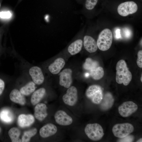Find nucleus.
<instances>
[{
	"instance_id": "obj_1",
	"label": "nucleus",
	"mask_w": 142,
	"mask_h": 142,
	"mask_svg": "<svg viewBox=\"0 0 142 142\" xmlns=\"http://www.w3.org/2000/svg\"><path fill=\"white\" fill-rule=\"evenodd\" d=\"M116 80L119 84L128 85L132 78V74L129 70L125 61L123 59L119 60L116 65Z\"/></svg>"
},
{
	"instance_id": "obj_2",
	"label": "nucleus",
	"mask_w": 142,
	"mask_h": 142,
	"mask_svg": "<svg viewBox=\"0 0 142 142\" xmlns=\"http://www.w3.org/2000/svg\"><path fill=\"white\" fill-rule=\"evenodd\" d=\"M113 39L111 31L108 28L104 29L98 36L97 42L98 48L102 51L108 50L111 45Z\"/></svg>"
},
{
	"instance_id": "obj_3",
	"label": "nucleus",
	"mask_w": 142,
	"mask_h": 142,
	"mask_svg": "<svg viewBox=\"0 0 142 142\" xmlns=\"http://www.w3.org/2000/svg\"><path fill=\"white\" fill-rule=\"evenodd\" d=\"M84 131L88 137L94 141L100 140L104 135L102 127L97 123L87 124L85 127Z\"/></svg>"
},
{
	"instance_id": "obj_4",
	"label": "nucleus",
	"mask_w": 142,
	"mask_h": 142,
	"mask_svg": "<svg viewBox=\"0 0 142 142\" xmlns=\"http://www.w3.org/2000/svg\"><path fill=\"white\" fill-rule=\"evenodd\" d=\"M85 94L88 98L95 104L100 103L103 96L102 88L97 84L89 86L86 89Z\"/></svg>"
},
{
	"instance_id": "obj_5",
	"label": "nucleus",
	"mask_w": 142,
	"mask_h": 142,
	"mask_svg": "<svg viewBox=\"0 0 142 142\" xmlns=\"http://www.w3.org/2000/svg\"><path fill=\"white\" fill-rule=\"evenodd\" d=\"M134 128L129 123L117 124L113 126L112 131L114 136L119 138L124 137L133 132Z\"/></svg>"
},
{
	"instance_id": "obj_6",
	"label": "nucleus",
	"mask_w": 142,
	"mask_h": 142,
	"mask_svg": "<svg viewBox=\"0 0 142 142\" xmlns=\"http://www.w3.org/2000/svg\"><path fill=\"white\" fill-rule=\"evenodd\" d=\"M138 9V6L135 2L128 1L120 4L118 7L117 11L120 15L125 17L135 13Z\"/></svg>"
},
{
	"instance_id": "obj_7",
	"label": "nucleus",
	"mask_w": 142,
	"mask_h": 142,
	"mask_svg": "<svg viewBox=\"0 0 142 142\" xmlns=\"http://www.w3.org/2000/svg\"><path fill=\"white\" fill-rule=\"evenodd\" d=\"M28 75L31 79L36 84L40 85L44 80V77L41 68L37 66H32L28 70Z\"/></svg>"
},
{
	"instance_id": "obj_8",
	"label": "nucleus",
	"mask_w": 142,
	"mask_h": 142,
	"mask_svg": "<svg viewBox=\"0 0 142 142\" xmlns=\"http://www.w3.org/2000/svg\"><path fill=\"white\" fill-rule=\"evenodd\" d=\"M62 99L64 103L70 106L75 105L78 101V91L77 88L74 86H70L64 94Z\"/></svg>"
},
{
	"instance_id": "obj_9",
	"label": "nucleus",
	"mask_w": 142,
	"mask_h": 142,
	"mask_svg": "<svg viewBox=\"0 0 142 142\" xmlns=\"http://www.w3.org/2000/svg\"><path fill=\"white\" fill-rule=\"evenodd\" d=\"M137 105L132 101L124 102L118 107V110L120 115L124 117H127L135 112L137 110Z\"/></svg>"
},
{
	"instance_id": "obj_10",
	"label": "nucleus",
	"mask_w": 142,
	"mask_h": 142,
	"mask_svg": "<svg viewBox=\"0 0 142 142\" xmlns=\"http://www.w3.org/2000/svg\"><path fill=\"white\" fill-rule=\"evenodd\" d=\"M54 117L56 123L60 125H69L73 122L72 118L63 110H60L56 111Z\"/></svg>"
},
{
	"instance_id": "obj_11",
	"label": "nucleus",
	"mask_w": 142,
	"mask_h": 142,
	"mask_svg": "<svg viewBox=\"0 0 142 142\" xmlns=\"http://www.w3.org/2000/svg\"><path fill=\"white\" fill-rule=\"evenodd\" d=\"M72 70L69 68L63 69L59 76V84L66 88L69 87L72 83Z\"/></svg>"
},
{
	"instance_id": "obj_12",
	"label": "nucleus",
	"mask_w": 142,
	"mask_h": 142,
	"mask_svg": "<svg viewBox=\"0 0 142 142\" xmlns=\"http://www.w3.org/2000/svg\"><path fill=\"white\" fill-rule=\"evenodd\" d=\"M57 128L56 125L53 124H47L40 129L39 131L40 136L43 138H46L53 135L57 132Z\"/></svg>"
},
{
	"instance_id": "obj_13",
	"label": "nucleus",
	"mask_w": 142,
	"mask_h": 142,
	"mask_svg": "<svg viewBox=\"0 0 142 142\" xmlns=\"http://www.w3.org/2000/svg\"><path fill=\"white\" fill-rule=\"evenodd\" d=\"M47 107L46 105L43 103H38L36 106L34 110V116L38 120L42 121L47 116Z\"/></svg>"
},
{
	"instance_id": "obj_14",
	"label": "nucleus",
	"mask_w": 142,
	"mask_h": 142,
	"mask_svg": "<svg viewBox=\"0 0 142 142\" xmlns=\"http://www.w3.org/2000/svg\"><path fill=\"white\" fill-rule=\"evenodd\" d=\"M83 44L85 49L90 53L94 52L97 50L96 42L93 37L90 36L85 35L84 36Z\"/></svg>"
},
{
	"instance_id": "obj_15",
	"label": "nucleus",
	"mask_w": 142,
	"mask_h": 142,
	"mask_svg": "<svg viewBox=\"0 0 142 142\" xmlns=\"http://www.w3.org/2000/svg\"><path fill=\"white\" fill-rule=\"evenodd\" d=\"M9 97L11 100L14 103L22 105L26 103V99L24 95L21 93L19 90L17 89H14L11 90Z\"/></svg>"
},
{
	"instance_id": "obj_16",
	"label": "nucleus",
	"mask_w": 142,
	"mask_h": 142,
	"mask_svg": "<svg viewBox=\"0 0 142 142\" xmlns=\"http://www.w3.org/2000/svg\"><path fill=\"white\" fill-rule=\"evenodd\" d=\"M65 63V60L63 58H57L49 65L48 69L52 74H57L63 68Z\"/></svg>"
},
{
	"instance_id": "obj_17",
	"label": "nucleus",
	"mask_w": 142,
	"mask_h": 142,
	"mask_svg": "<svg viewBox=\"0 0 142 142\" xmlns=\"http://www.w3.org/2000/svg\"><path fill=\"white\" fill-rule=\"evenodd\" d=\"M34 116L31 114H20L17 120L18 125L23 128L29 126L34 123Z\"/></svg>"
},
{
	"instance_id": "obj_18",
	"label": "nucleus",
	"mask_w": 142,
	"mask_h": 142,
	"mask_svg": "<svg viewBox=\"0 0 142 142\" xmlns=\"http://www.w3.org/2000/svg\"><path fill=\"white\" fill-rule=\"evenodd\" d=\"M114 102V99L111 94L109 92L106 93L100 103L101 109L103 110L109 109L113 105Z\"/></svg>"
},
{
	"instance_id": "obj_19",
	"label": "nucleus",
	"mask_w": 142,
	"mask_h": 142,
	"mask_svg": "<svg viewBox=\"0 0 142 142\" xmlns=\"http://www.w3.org/2000/svg\"><path fill=\"white\" fill-rule=\"evenodd\" d=\"M46 93V89L44 88L35 90L32 93L31 97V102L32 104L35 105L38 104L44 97Z\"/></svg>"
},
{
	"instance_id": "obj_20",
	"label": "nucleus",
	"mask_w": 142,
	"mask_h": 142,
	"mask_svg": "<svg viewBox=\"0 0 142 142\" xmlns=\"http://www.w3.org/2000/svg\"><path fill=\"white\" fill-rule=\"evenodd\" d=\"M83 42L81 39H78L70 44L68 48V51L71 55H75L81 50Z\"/></svg>"
},
{
	"instance_id": "obj_21",
	"label": "nucleus",
	"mask_w": 142,
	"mask_h": 142,
	"mask_svg": "<svg viewBox=\"0 0 142 142\" xmlns=\"http://www.w3.org/2000/svg\"><path fill=\"white\" fill-rule=\"evenodd\" d=\"M36 84L31 79L21 87L19 90L24 96H28L32 94L35 90Z\"/></svg>"
},
{
	"instance_id": "obj_22",
	"label": "nucleus",
	"mask_w": 142,
	"mask_h": 142,
	"mask_svg": "<svg viewBox=\"0 0 142 142\" xmlns=\"http://www.w3.org/2000/svg\"><path fill=\"white\" fill-rule=\"evenodd\" d=\"M1 119L6 123H10L13 120L14 117L13 114L9 110L4 109L2 110L0 113Z\"/></svg>"
},
{
	"instance_id": "obj_23",
	"label": "nucleus",
	"mask_w": 142,
	"mask_h": 142,
	"mask_svg": "<svg viewBox=\"0 0 142 142\" xmlns=\"http://www.w3.org/2000/svg\"><path fill=\"white\" fill-rule=\"evenodd\" d=\"M89 71L90 75L95 80L100 79L103 78L104 74L103 69L100 66Z\"/></svg>"
},
{
	"instance_id": "obj_24",
	"label": "nucleus",
	"mask_w": 142,
	"mask_h": 142,
	"mask_svg": "<svg viewBox=\"0 0 142 142\" xmlns=\"http://www.w3.org/2000/svg\"><path fill=\"white\" fill-rule=\"evenodd\" d=\"M8 133L12 142H21V140L19 138L20 131L17 128L13 127L11 128L9 130Z\"/></svg>"
},
{
	"instance_id": "obj_25",
	"label": "nucleus",
	"mask_w": 142,
	"mask_h": 142,
	"mask_svg": "<svg viewBox=\"0 0 142 142\" xmlns=\"http://www.w3.org/2000/svg\"><path fill=\"white\" fill-rule=\"evenodd\" d=\"M99 66V62L90 58H87L83 65L84 68L89 71Z\"/></svg>"
},
{
	"instance_id": "obj_26",
	"label": "nucleus",
	"mask_w": 142,
	"mask_h": 142,
	"mask_svg": "<svg viewBox=\"0 0 142 142\" xmlns=\"http://www.w3.org/2000/svg\"><path fill=\"white\" fill-rule=\"evenodd\" d=\"M37 132V129L36 128H34L29 130L25 131L22 136L21 142H29L31 138L35 135Z\"/></svg>"
},
{
	"instance_id": "obj_27",
	"label": "nucleus",
	"mask_w": 142,
	"mask_h": 142,
	"mask_svg": "<svg viewBox=\"0 0 142 142\" xmlns=\"http://www.w3.org/2000/svg\"><path fill=\"white\" fill-rule=\"evenodd\" d=\"M98 0H86L85 7L88 10H91L94 9L97 4Z\"/></svg>"
},
{
	"instance_id": "obj_28",
	"label": "nucleus",
	"mask_w": 142,
	"mask_h": 142,
	"mask_svg": "<svg viewBox=\"0 0 142 142\" xmlns=\"http://www.w3.org/2000/svg\"><path fill=\"white\" fill-rule=\"evenodd\" d=\"M120 138L118 140V142H133L134 137L133 135L129 134L124 137Z\"/></svg>"
},
{
	"instance_id": "obj_29",
	"label": "nucleus",
	"mask_w": 142,
	"mask_h": 142,
	"mask_svg": "<svg viewBox=\"0 0 142 142\" xmlns=\"http://www.w3.org/2000/svg\"><path fill=\"white\" fill-rule=\"evenodd\" d=\"M138 58L136 63L138 67L140 68H142V50H140L137 54Z\"/></svg>"
},
{
	"instance_id": "obj_30",
	"label": "nucleus",
	"mask_w": 142,
	"mask_h": 142,
	"mask_svg": "<svg viewBox=\"0 0 142 142\" xmlns=\"http://www.w3.org/2000/svg\"><path fill=\"white\" fill-rule=\"evenodd\" d=\"M11 16V13L9 11L2 12H0V17L2 18H9Z\"/></svg>"
},
{
	"instance_id": "obj_31",
	"label": "nucleus",
	"mask_w": 142,
	"mask_h": 142,
	"mask_svg": "<svg viewBox=\"0 0 142 142\" xmlns=\"http://www.w3.org/2000/svg\"><path fill=\"white\" fill-rule=\"evenodd\" d=\"M5 87V83L4 80L0 78V95L2 94Z\"/></svg>"
},
{
	"instance_id": "obj_32",
	"label": "nucleus",
	"mask_w": 142,
	"mask_h": 142,
	"mask_svg": "<svg viewBox=\"0 0 142 142\" xmlns=\"http://www.w3.org/2000/svg\"><path fill=\"white\" fill-rule=\"evenodd\" d=\"M124 32L125 35L126 37L128 38L131 35V32L129 29L126 28L124 30Z\"/></svg>"
},
{
	"instance_id": "obj_33",
	"label": "nucleus",
	"mask_w": 142,
	"mask_h": 142,
	"mask_svg": "<svg viewBox=\"0 0 142 142\" xmlns=\"http://www.w3.org/2000/svg\"><path fill=\"white\" fill-rule=\"evenodd\" d=\"M119 29H118L116 30V37L117 38H119L121 37Z\"/></svg>"
},
{
	"instance_id": "obj_34",
	"label": "nucleus",
	"mask_w": 142,
	"mask_h": 142,
	"mask_svg": "<svg viewBox=\"0 0 142 142\" xmlns=\"http://www.w3.org/2000/svg\"><path fill=\"white\" fill-rule=\"evenodd\" d=\"M142 138H141L139 139L137 141H136V142H142Z\"/></svg>"
},
{
	"instance_id": "obj_35",
	"label": "nucleus",
	"mask_w": 142,
	"mask_h": 142,
	"mask_svg": "<svg viewBox=\"0 0 142 142\" xmlns=\"http://www.w3.org/2000/svg\"><path fill=\"white\" fill-rule=\"evenodd\" d=\"M142 75L141 74V76L140 78V80L141 82H142Z\"/></svg>"
},
{
	"instance_id": "obj_36",
	"label": "nucleus",
	"mask_w": 142,
	"mask_h": 142,
	"mask_svg": "<svg viewBox=\"0 0 142 142\" xmlns=\"http://www.w3.org/2000/svg\"><path fill=\"white\" fill-rule=\"evenodd\" d=\"M1 131V128H0V132Z\"/></svg>"
},
{
	"instance_id": "obj_37",
	"label": "nucleus",
	"mask_w": 142,
	"mask_h": 142,
	"mask_svg": "<svg viewBox=\"0 0 142 142\" xmlns=\"http://www.w3.org/2000/svg\"><path fill=\"white\" fill-rule=\"evenodd\" d=\"M0 6H1V3H0Z\"/></svg>"
},
{
	"instance_id": "obj_38",
	"label": "nucleus",
	"mask_w": 142,
	"mask_h": 142,
	"mask_svg": "<svg viewBox=\"0 0 142 142\" xmlns=\"http://www.w3.org/2000/svg\"></svg>"
}]
</instances>
